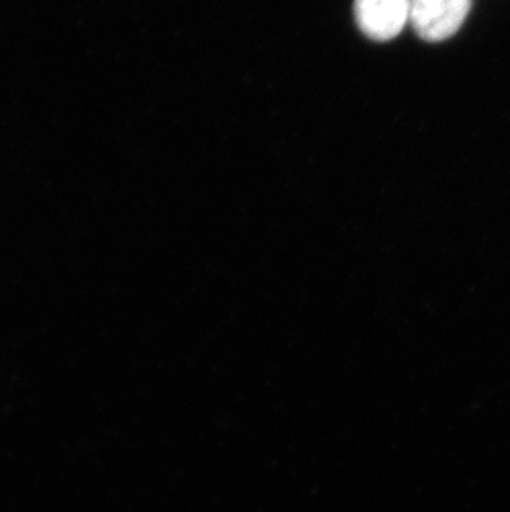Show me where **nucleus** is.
Returning a JSON list of instances; mask_svg holds the SVG:
<instances>
[{
    "label": "nucleus",
    "mask_w": 510,
    "mask_h": 512,
    "mask_svg": "<svg viewBox=\"0 0 510 512\" xmlns=\"http://www.w3.org/2000/svg\"><path fill=\"white\" fill-rule=\"evenodd\" d=\"M471 4L472 0H411L409 22L421 39L443 42L461 29Z\"/></svg>",
    "instance_id": "obj_1"
},
{
    "label": "nucleus",
    "mask_w": 510,
    "mask_h": 512,
    "mask_svg": "<svg viewBox=\"0 0 510 512\" xmlns=\"http://www.w3.org/2000/svg\"><path fill=\"white\" fill-rule=\"evenodd\" d=\"M355 20L371 40L386 42L405 29L411 17V0H355Z\"/></svg>",
    "instance_id": "obj_2"
}]
</instances>
